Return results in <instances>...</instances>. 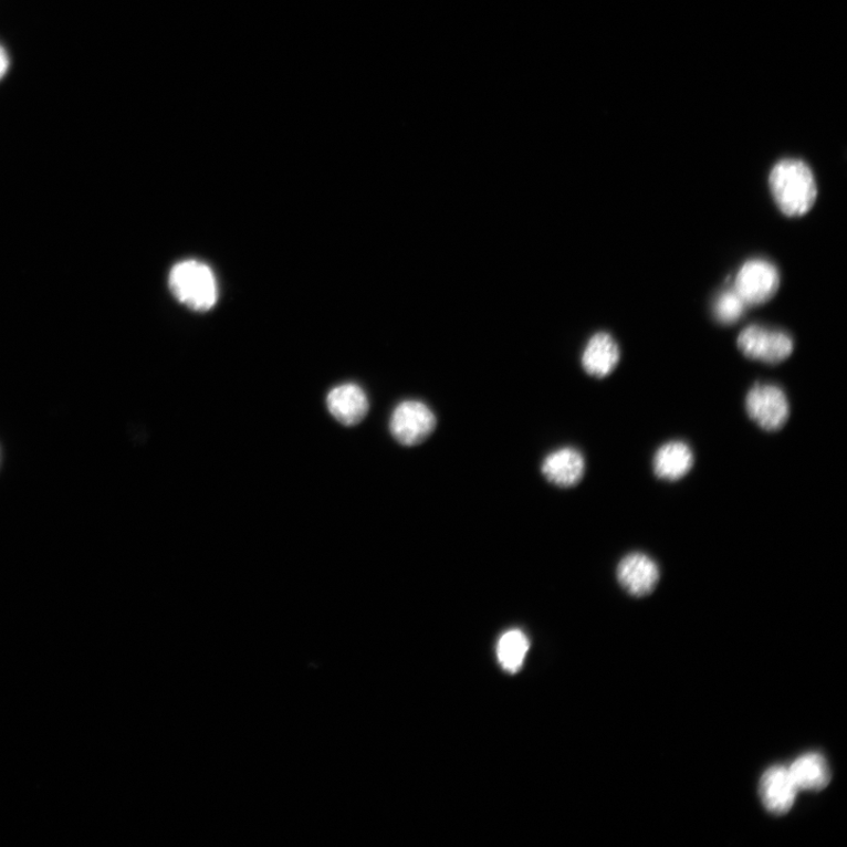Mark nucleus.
Wrapping results in <instances>:
<instances>
[{"instance_id": "11", "label": "nucleus", "mask_w": 847, "mask_h": 847, "mask_svg": "<svg viewBox=\"0 0 847 847\" xmlns=\"http://www.w3.org/2000/svg\"><path fill=\"white\" fill-rule=\"evenodd\" d=\"M693 451L684 441L673 440L661 446L653 457V472L661 481L677 482L691 471Z\"/></svg>"}, {"instance_id": "8", "label": "nucleus", "mask_w": 847, "mask_h": 847, "mask_svg": "<svg viewBox=\"0 0 847 847\" xmlns=\"http://www.w3.org/2000/svg\"><path fill=\"white\" fill-rule=\"evenodd\" d=\"M759 791L766 812L775 816L788 814L794 807L799 792L788 768L784 766L767 768L763 773Z\"/></svg>"}, {"instance_id": "1", "label": "nucleus", "mask_w": 847, "mask_h": 847, "mask_svg": "<svg viewBox=\"0 0 847 847\" xmlns=\"http://www.w3.org/2000/svg\"><path fill=\"white\" fill-rule=\"evenodd\" d=\"M770 188L786 216H803L815 205L818 188L808 165L801 159H783L770 174Z\"/></svg>"}, {"instance_id": "3", "label": "nucleus", "mask_w": 847, "mask_h": 847, "mask_svg": "<svg viewBox=\"0 0 847 847\" xmlns=\"http://www.w3.org/2000/svg\"><path fill=\"white\" fill-rule=\"evenodd\" d=\"M437 427V418L426 402L409 399L397 405L391 414L389 429L404 447H417L426 441Z\"/></svg>"}, {"instance_id": "6", "label": "nucleus", "mask_w": 847, "mask_h": 847, "mask_svg": "<svg viewBox=\"0 0 847 847\" xmlns=\"http://www.w3.org/2000/svg\"><path fill=\"white\" fill-rule=\"evenodd\" d=\"M780 285L781 275L775 265L765 260H751L736 273L733 290L746 306H752L768 302Z\"/></svg>"}, {"instance_id": "12", "label": "nucleus", "mask_w": 847, "mask_h": 847, "mask_svg": "<svg viewBox=\"0 0 847 847\" xmlns=\"http://www.w3.org/2000/svg\"><path fill=\"white\" fill-rule=\"evenodd\" d=\"M619 360L618 344L609 334L605 333H599L588 341L582 357L586 374L597 378L611 375Z\"/></svg>"}, {"instance_id": "15", "label": "nucleus", "mask_w": 847, "mask_h": 847, "mask_svg": "<svg viewBox=\"0 0 847 847\" xmlns=\"http://www.w3.org/2000/svg\"><path fill=\"white\" fill-rule=\"evenodd\" d=\"M745 303L734 290H728L718 296L714 303L715 318L724 324L740 321L744 315Z\"/></svg>"}, {"instance_id": "5", "label": "nucleus", "mask_w": 847, "mask_h": 847, "mask_svg": "<svg viewBox=\"0 0 847 847\" xmlns=\"http://www.w3.org/2000/svg\"><path fill=\"white\" fill-rule=\"evenodd\" d=\"M736 345L747 358L766 364H780L794 353V341L786 333L757 324L746 326Z\"/></svg>"}, {"instance_id": "2", "label": "nucleus", "mask_w": 847, "mask_h": 847, "mask_svg": "<svg viewBox=\"0 0 847 847\" xmlns=\"http://www.w3.org/2000/svg\"><path fill=\"white\" fill-rule=\"evenodd\" d=\"M169 286L178 302L195 311H209L218 300L215 273L199 261L176 264L169 275Z\"/></svg>"}, {"instance_id": "16", "label": "nucleus", "mask_w": 847, "mask_h": 847, "mask_svg": "<svg viewBox=\"0 0 847 847\" xmlns=\"http://www.w3.org/2000/svg\"><path fill=\"white\" fill-rule=\"evenodd\" d=\"M10 67V59L7 50L0 45V81H2Z\"/></svg>"}, {"instance_id": "10", "label": "nucleus", "mask_w": 847, "mask_h": 847, "mask_svg": "<svg viewBox=\"0 0 847 847\" xmlns=\"http://www.w3.org/2000/svg\"><path fill=\"white\" fill-rule=\"evenodd\" d=\"M542 473L546 481L561 489L579 484L585 474L584 456L575 448H562L544 459Z\"/></svg>"}, {"instance_id": "14", "label": "nucleus", "mask_w": 847, "mask_h": 847, "mask_svg": "<svg viewBox=\"0 0 847 847\" xmlns=\"http://www.w3.org/2000/svg\"><path fill=\"white\" fill-rule=\"evenodd\" d=\"M530 649L529 638L521 630H510L496 644V658L509 673L519 672Z\"/></svg>"}, {"instance_id": "4", "label": "nucleus", "mask_w": 847, "mask_h": 847, "mask_svg": "<svg viewBox=\"0 0 847 847\" xmlns=\"http://www.w3.org/2000/svg\"><path fill=\"white\" fill-rule=\"evenodd\" d=\"M749 418L766 432H777L785 427L791 414L786 394L777 385L756 384L745 399Z\"/></svg>"}, {"instance_id": "9", "label": "nucleus", "mask_w": 847, "mask_h": 847, "mask_svg": "<svg viewBox=\"0 0 847 847\" xmlns=\"http://www.w3.org/2000/svg\"><path fill=\"white\" fill-rule=\"evenodd\" d=\"M326 407L330 415L343 426L355 427L366 417L370 402L359 385L345 383L328 393Z\"/></svg>"}, {"instance_id": "13", "label": "nucleus", "mask_w": 847, "mask_h": 847, "mask_svg": "<svg viewBox=\"0 0 847 847\" xmlns=\"http://www.w3.org/2000/svg\"><path fill=\"white\" fill-rule=\"evenodd\" d=\"M787 768L798 791L820 792L832 783L830 765L820 753H805Z\"/></svg>"}, {"instance_id": "7", "label": "nucleus", "mask_w": 847, "mask_h": 847, "mask_svg": "<svg viewBox=\"0 0 847 847\" xmlns=\"http://www.w3.org/2000/svg\"><path fill=\"white\" fill-rule=\"evenodd\" d=\"M617 581L629 595L641 598L651 595L659 583L658 564L641 552L625 556L617 566Z\"/></svg>"}]
</instances>
